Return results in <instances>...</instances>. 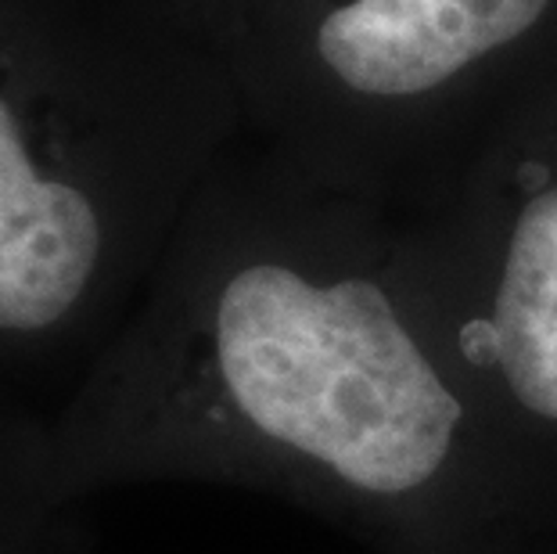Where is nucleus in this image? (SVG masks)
Returning a JSON list of instances; mask_svg holds the SVG:
<instances>
[{"label":"nucleus","instance_id":"obj_2","mask_svg":"<svg viewBox=\"0 0 557 554\" xmlns=\"http://www.w3.org/2000/svg\"><path fill=\"white\" fill-rule=\"evenodd\" d=\"M274 145L396 209L418 206L557 73V0H252Z\"/></svg>","mask_w":557,"mask_h":554},{"label":"nucleus","instance_id":"obj_3","mask_svg":"<svg viewBox=\"0 0 557 554\" xmlns=\"http://www.w3.org/2000/svg\"><path fill=\"white\" fill-rule=\"evenodd\" d=\"M399 213L460 368L557 493V73Z\"/></svg>","mask_w":557,"mask_h":554},{"label":"nucleus","instance_id":"obj_1","mask_svg":"<svg viewBox=\"0 0 557 554\" xmlns=\"http://www.w3.org/2000/svg\"><path fill=\"white\" fill-rule=\"evenodd\" d=\"M69 497L212 482L374 554H557V493L460 368L396 206L274 145L209 187L51 410Z\"/></svg>","mask_w":557,"mask_h":554},{"label":"nucleus","instance_id":"obj_5","mask_svg":"<svg viewBox=\"0 0 557 554\" xmlns=\"http://www.w3.org/2000/svg\"><path fill=\"white\" fill-rule=\"evenodd\" d=\"M0 554H94L87 504L54 461L51 410L0 393Z\"/></svg>","mask_w":557,"mask_h":554},{"label":"nucleus","instance_id":"obj_4","mask_svg":"<svg viewBox=\"0 0 557 554\" xmlns=\"http://www.w3.org/2000/svg\"><path fill=\"white\" fill-rule=\"evenodd\" d=\"M184 187L47 167L0 98V393L54 410L120 335Z\"/></svg>","mask_w":557,"mask_h":554}]
</instances>
